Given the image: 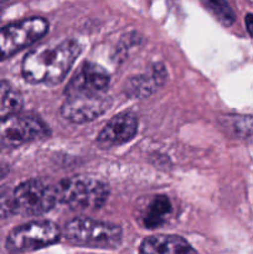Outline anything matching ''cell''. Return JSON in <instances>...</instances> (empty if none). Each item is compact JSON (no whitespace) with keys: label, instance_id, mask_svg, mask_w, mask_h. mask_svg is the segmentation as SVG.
I'll return each mask as SVG.
<instances>
[{"label":"cell","instance_id":"6da1fadb","mask_svg":"<svg viewBox=\"0 0 253 254\" xmlns=\"http://www.w3.org/2000/svg\"><path fill=\"white\" fill-rule=\"evenodd\" d=\"M81 54L76 40H63L55 45H41L27 52L21 64L24 79L32 84H60Z\"/></svg>","mask_w":253,"mask_h":254},{"label":"cell","instance_id":"7a4b0ae2","mask_svg":"<svg viewBox=\"0 0 253 254\" xmlns=\"http://www.w3.org/2000/svg\"><path fill=\"white\" fill-rule=\"evenodd\" d=\"M55 190L57 201L77 211L102 207L109 193L108 185L104 181L86 175L63 179Z\"/></svg>","mask_w":253,"mask_h":254},{"label":"cell","instance_id":"3957f363","mask_svg":"<svg viewBox=\"0 0 253 254\" xmlns=\"http://www.w3.org/2000/svg\"><path fill=\"white\" fill-rule=\"evenodd\" d=\"M63 236L74 246L113 250L121 245L123 232L114 223L92 218H74L64 226Z\"/></svg>","mask_w":253,"mask_h":254},{"label":"cell","instance_id":"277c9868","mask_svg":"<svg viewBox=\"0 0 253 254\" xmlns=\"http://www.w3.org/2000/svg\"><path fill=\"white\" fill-rule=\"evenodd\" d=\"M47 31L49 22L40 16L19 20L0 27V61L31 46Z\"/></svg>","mask_w":253,"mask_h":254},{"label":"cell","instance_id":"5b68a950","mask_svg":"<svg viewBox=\"0 0 253 254\" xmlns=\"http://www.w3.org/2000/svg\"><path fill=\"white\" fill-rule=\"evenodd\" d=\"M61 231L51 221H31L15 227L6 238V250L11 253L32 252L59 242Z\"/></svg>","mask_w":253,"mask_h":254},{"label":"cell","instance_id":"8992f818","mask_svg":"<svg viewBox=\"0 0 253 254\" xmlns=\"http://www.w3.org/2000/svg\"><path fill=\"white\" fill-rule=\"evenodd\" d=\"M47 134V126L36 117L14 112L0 118V145L5 148H17Z\"/></svg>","mask_w":253,"mask_h":254},{"label":"cell","instance_id":"52a82bcc","mask_svg":"<svg viewBox=\"0 0 253 254\" xmlns=\"http://www.w3.org/2000/svg\"><path fill=\"white\" fill-rule=\"evenodd\" d=\"M56 201V190L36 179L26 180L14 188L16 215H44L54 208Z\"/></svg>","mask_w":253,"mask_h":254},{"label":"cell","instance_id":"ba28073f","mask_svg":"<svg viewBox=\"0 0 253 254\" xmlns=\"http://www.w3.org/2000/svg\"><path fill=\"white\" fill-rule=\"evenodd\" d=\"M112 106V98L106 92L99 94H82L67 97L61 107V116L74 124L92 122L106 113Z\"/></svg>","mask_w":253,"mask_h":254},{"label":"cell","instance_id":"9c48e42d","mask_svg":"<svg viewBox=\"0 0 253 254\" xmlns=\"http://www.w3.org/2000/svg\"><path fill=\"white\" fill-rule=\"evenodd\" d=\"M109 81L111 77L103 67L93 62H84L69 79L64 93L67 97L104 93Z\"/></svg>","mask_w":253,"mask_h":254},{"label":"cell","instance_id":"30bf717a","mask_svg":"<svg viewBox=\"0 0 253 254\" xmlns=\"http://www.w3.org/2000/svg\"><path fill=\"white\" fill-rule=\"evenodd\" d=\"M138 131V118L130 112L117 114L104 126L97 136V143L103 148H112L126 144Z\"/></svg>","mask_w":253,"mask_h":254},{"label":"cell","instance_id":"8fae6325","mask_svg":"<svg viewBox=\"0 0 253 254\" xmlns=\"http://www.w3.org/2000/svg\"><path fill=\"white\" fill-rule=\"evenodd\" d=\"M139 254H196V251L180 236L156 235L141 242Z\"/></svg>","mask_w":253,"mask_h":254},{"label":"cell","instance_id":"7c38bea8","mask_svg":"<svg viewBox=\"0 0 253 254\" xmlns=\"http://www.w3.org/2000/svg\"><path fill=\"white\" fill-rule=\"evenodd\" d=\"M166 78V72L163 66H155L150 73L140 74L129 79L126 84V93L134 98H144L155 92L158 87L163 86Z\"/></svg>","mask_w":253,"mask_h":254},{"label":"cell","instance_id":"4fadbf2b","mask_svg":"<svg viewBox=\"0 0 253 254\" xmlns=\"http://www.w3.org/2000/svg\"><path fill=\"white\" fill-rule=\"evenodd\" d=\"M171 210H173V205L168 196H155L146 206V210L144 212V226L150 230L160 227L171 213Z\"/></svg>","mask_w":253,"mask_h":254},{"label":"cell","instance_id":"5bb4252c","mask_svg":"<svg viewBox=\"0 0 253 254\" xmlns=\"http://www.w3.org/2000/svg\"><path fill=\"white\" fill-rule=\"evenodd\" d=\"M203 7L223 26H231L235 22L236 15L226 0H201Z\"/></svg>","mask_w":253,"mask_h":254},{"label":"cell","instance_id":"9a60e30c","mask_svg":"<svg viewBox=\"0 0 253 254\" xmlns=\"http://www.w3.org/2000/svg\"><path fill=\"white\" fill-rule=\"evenodd\" d=\"M22 97L6 81L0 79V111L14 113L20 109Z\"/></svg>","mask_w":253,"mask_h":254},{"label":"cell","instance_id":"2e32d148","mask_svg":"<svg viewBox=\"0 0 253 254\" xmlns=\"http://www.w3.org/2000/svg\"><path fill=\"white\" fill-rule=\"evenodd\" d=\"M230 126L238 138L253 144V116H236L231 118Z\"/></svg>","mask_w":253,"mask_h":254},{"label":"cell","instance_id":"e0dca14e","mask_svg":"<svg viewBox=\"0 0 253 254\" xmlns=\"http://www.w3.org/2000/svg\"><path fill=\"white\" fill-rule=\"evenodd\" d=\"M16 215L14 202V189L4 186L0 189V218H9Z\"/></svg>","mask_w":253,"mask_h":254},{"label":"cell","instance_id":"ac0fdd59","mask_svg":"<svg viewBox=\"0 0 253 254\" xmlns=\"http://www.w3.org/2000/svg\"><path fill=\"white\" fill-rule=\"evenodd\" d=\"M245 22H246V27H247L248 34L253 37V14L246 15Z\"/></svg>","mask_w":253,"mask_h":254},{"label":"cell","instance_id":"d6986e66","mask_svg":"<svg viewBox=\"0 0 253 254\" xmlns=\"http://www.w3.org/2000/svg\"><path fill=\"white\" fill-rule=\"evenodd\" d=\"M7 174H9V168H7V165L0 164V180H1V179H4Z\"/></svg>","mask_w":253,"mask_h":254},{"label":"cell","instance_id":"ffe728a7","mask_svg":"<svg viewBox=\"0 0 253 254\" xmlns=\"http://www.w3.org/2000/svg\"><path fill=\"white\" fill-rule=\"evenodd\" d=\"M6 1L7 0H0V10H1V7L6 4Z\"/></svg>","mask_w":253,"mask_h":254}]
</instances>
